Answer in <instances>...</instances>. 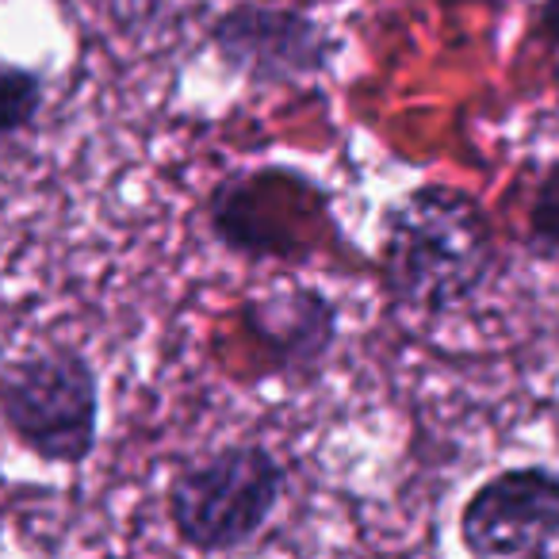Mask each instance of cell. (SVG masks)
I'll list each match as a JSON object with an SVG mask.
<instances>
[{
  "label": "cell",
  "mask_w": 559,
  "mask_h": 559,
  "mask_svg": "<svg viewBox=\"0 0 559 559\" xmlns=\"http://www.w3.org/2000/svg\"><path fill=\"white\" fill-rule=\"evenodd\" d=\"M498 269V238L479 195L414 185L380 211L376 280L395 314L437 322L467 307Z\"/></svg>",
  "instance_id": "1"
},
{
  "label": "cell",
  "mask_w": 559,
  "mask_h": 559,
  "mask_svg": "<svg viewBox=\"0 0 559 559\" xmlns=\"http://www.w3.org/2000/svg\"><path fill=\"white\" fill-rule=\"evenodd\" d=\"M104 388L73 342H47L0 365V429L43 467H85L100 449Z\"/></svg>",
  "instance_id": "2"
},
{
  "label": "cell",
  "mask_w": 559,
  "mask_h": 559,
  "mask_svg": "<svg viewBox=\"0 0 559 559\" xmlns=\"http://www.w3.org/2000/svg\"><path fill=\"white\" fill-rule=\"evenodd\" d=\"M284 495V460L261 441H230L177 464L165 483V521L195 556H230L269 528Z\"/></svg>",
  "instance_id": "3"
},
{
  "label": "cell",
  "mask_w": 559,
  "mask_h": 559,
  "mask_svg": "<svg viewBox=\"0 0 559 559\" xmlns=\"http://www.w3.org/2000/svg\"><path fill=\"white\" fill-rule=\"evenodd\" d=\"M207 47L249 88H296L334 70L342 43L322 20L272 0H234L207 27Z\"/></svg>",
  "instance_id": "4"
},
{
  "label": "cell",
  "mask_w": 559,
  "mask_h": 559,
  "mask_svg": "<svg viewBox=\"0 0 559 559\" xmlns=\"http://www.w3.org/2000/svg\"><path fill=\"white\" fill-rule=\"evenodd\" d=\"M456 540L467 559H559V467L510 464L460 502Z\"/></svg>",
  "instance_id": "5"
},
{
  "label": "cell",
  "mask_w": 559,
  "mask_h": 559,
  "mask_svg": "<svg viewBox=\"0 0 559 559\" xmlns=\"http://www.w3.org/2000/svg\"><path fill=\"white\" fill-rule=\"evenodd\" d=\"M241 334L272 380L311 388L342 342V307L314 284H280L241 299Z\"/></svg>",
  "instance_id": "6"
},
{
  "label": "cell",
  "mask_w": 559,
  "mask_h": 559,
  "mask_svg": "<svg viewBox=\"0 0 559 559\" xmlns=\"http://www.w3.org/2000/svg\"><path fill=\"white\" fill-rule=\"evenodd\" d=\"M207 230L218 246H230L238 234L257 223L272 226V261H311L319 253L311 238H304L299 218L326 223L330 192L307 173L292 165H261V169H238L223 177L207 192Z\"/></svg>",
  "instance_id": "7"
},
{
  "label": "cell",
  "mask_w": 559,
  "mask_h": 559,
  "mask_svg": "<svg viewBox=\"0 0 559 559\" xmlns=\"http://www.w3.org/2000/svg\"><path fill=\"white\" fill-rule=\"evenodd\" d=\"M47 108V73L0 55V146L35 131Z\"/></svg>",
  "instance_id": "8"
},
{
  "label": "cell",
  "mask_w": 559,
  "mask_h": 559,
  "mask_svg": "<svg viewBox=\"0 0 559 559\" xmlns=\"http://www.w3.org/2000/svg\"><path fill=\"white\" fill-rule=\"evenodd\" d=\"M525 246L533 249L536 257L559 253V157L544 165V173L533 185V195H528Z\"/></svg>",
  "instance_id": "9"
},
{
  "label": "cell",
  "mask_w": 559,
  "mask_h": 559,
  "mask_svg": "<svg viewBox=\"0 0 559 559\" xmlns=\"http://www.w3.org/2000/svg\"><path fill=\"white\" fill-rule=\"evenodd\" d=\"M533 35L540 43H548L551 50H559V0H540V4H536Z\"/></svg>",
  "instance_id": "10"
}]
</instances>
